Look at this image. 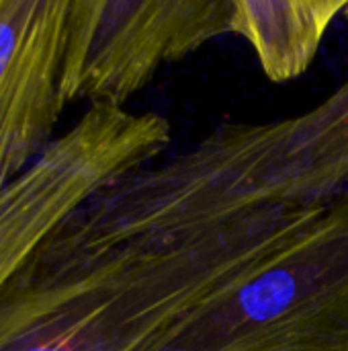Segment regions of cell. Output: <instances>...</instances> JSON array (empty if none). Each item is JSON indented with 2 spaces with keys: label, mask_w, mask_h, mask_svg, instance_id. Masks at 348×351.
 <instances>
[{
  "label": "cell",
  "mask_w": 348,
  "mask_h": 351,
  "mask_svg": "<svg viewBox=\"0 0 348 351\" xmlns=\"http://www.w3.org/2000/svg\"><path fill=\"white\" fill-rule=\"evenodd\" d=\"M348 0H234L230 33L248 41L269 80L287 82L314 62Z\"/></svg>",
  "instance_id": "7"
},
{
  "label": "cell",
  "mask_w": 348,
  "mask_h": 351,
  "mask_svg": "<svg viewBox=\"0 0 348 351\" xmlns=\"http://www.w3.org/2000/svg\"><path fill=\"white\" fill-rule=\"evenodd\" d=\"M70 0H0V189L55 142Z\"/></svg>",
  "instance_id": "6"
},
{
  "label": "cell",
  "mask_w": 348,
  "mask_h": 351,
  "mask_svg": "<svg viewBox=\"0 0 348 351\" xmlns=\"http://www.w3.org/2000/svg\"><path fill=\"white\" fill-rule=\"evenodd\" d=\"M170 134L162 115L88 105L23 177L0 189V290L92 195L156 162Z\"/></svg>",
  "instance_id": "4"
},
{
  "label": "cell",
  "mask_w": 348,
  "mask_h": 351,
  "mask_svg": "<svg viewBox=\"0 0 348 351\" xmlns=\"http://www.w3.org/2000/svg\"><path fill=\"white\" fill-rule=\"evenodd\" d=\"M158 351H348V197L230 296L195 311Z\"/></svg>",
  "instance_id": "3"
},
{
  "label": "cell",
  "mask_w": 348,
  "mask_h": 351,
  "mask_svg": "<svg viewBox=\"0 0 348 351\" xmlns=\"http://www.w3.org/2000/svg\"><path fill=\"white\" fill-rule=\"evenodd\" d=\"M348 197V80L318 107L267 123H219L189 150L80 206L68 228L92 243L166 239L263 210Z\"/></svg>",
  "instance_id": "2"
},
{
  "label": "cell",
  "mask_w": 348,
  "mask_h": 351,
  "mask_svg": "<svg viewBox=\"0 0 348 351\" xmlns=\"http://www.w3.org/2000/svg\"><path fill=\"white\" fill-rule=\"evenodd\" d=\"M328 208L263 210L129 243L84 241L62 222L0 290V351H158L195 311L308 237Z\"/></svg>",
  "instance_id": "1"
},
{
  "label": "cell",
  "mask_w": 348,
  "mask_h": 351,
  "mask_svg": "<svg viewBox=\"0 0 348 351\" xmlns=\"http://www.w3.org/2000/svg\"><path fill=\"white\" fill-rule=\"evenodd\" d=\"M234 0H72L62 62L66 105L123 107L156 72L230 33Z\"/></svg>",
  "instance_id": "5"
}]
</instances>
